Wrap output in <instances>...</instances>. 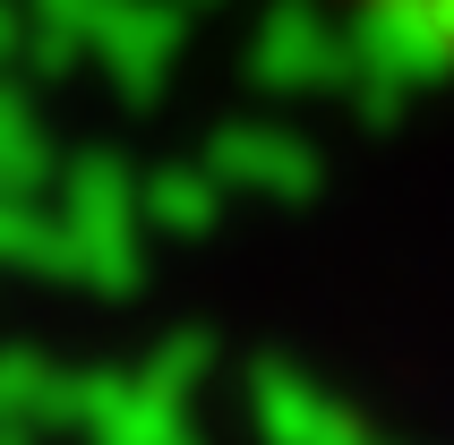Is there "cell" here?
<instances>
[{"instance_id":"cell-1","label":"cell","mask_w":454,"mask_h":445,"mask_svg":"<svg viewBox=\"0 0 454 445\" xmlns=\"http://www.w3.org/2000/svg\"><path fill=\"white\" fill-rule=\"evenodd\" d=\"M360 26H378L386 43L420 51V60H454V0H334Z\"/></svg>"}]
</instances>
